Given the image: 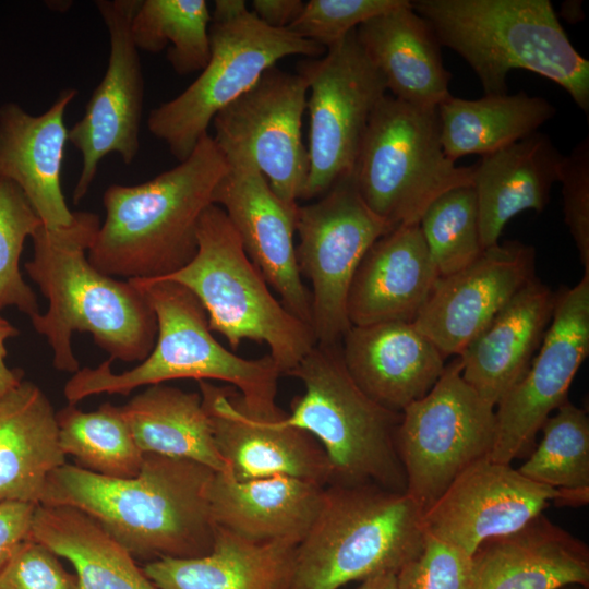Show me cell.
Instances as JSON below:
<instances>
[{
	"label": "cell",
	"instance_id": "1",
	"mask_svg": "<svg viewBox=\"0 0 589 589\" xmlns=\"http://www.w3.org/2000/svg\"><path fill=\"white\" fill-rule=\"evenodd\" d=\"M215 471L193 460L144 454L137 476L116 479L64 464L48 477L39 504L77 508L148 562L208 554L216 525Z\"/></svg>",
	"mask_w": 589,
	"mask_h": 589
},
{
	"label": "cell",
	"instance_id": "2",
	"mask_svg": "<svg viewBox=\"0 0 589 589\" xmlns=\"http://www.w3.org/2000/svg\"><path fill=\"white\" fill-rule=\"evenodd\" d=\"M99 227V217L89 212H74L67 227L40 225L32 236L33 259L24 265L48 300L45 313L29 317L33 327L49 342L53 366L73 374L80 370L71 344L74 332L89 333L111 360L125 362L143 361L157 336L156 315L143 291L88 261Z\"/></svg>",
	"mask_w": 589,
	"mask_h": 589
},
{
	"label": "cell",
	"instance_id": "3",
	"mask_svg": "<svg viewBox=\"0 0 589 589\" xmlns=\"http://www.w3.org/2000/svg\"><path fill=\"white\" fill-rule=\"evenodd\" d=\"M228 163L211 135L176 167L136 185L104 193L106 217L87 252L91 264L127 280L166 277L197 250L196 230Z\"/></svg>",
	"mask_w": 589,
	"mask_h": 589
},
{
	"label": "cell",
	"instance_id": "4",
	"mask_svg": "<svg viewBox=\"0 0 589 589\" xmlns=\"http://www.w3.org/2000/svg\"><path fill=\"white\" fill-rule=\"evenodd\" d=\"M129 280L143 291L155 312V345L140 364L122 373L111 370V359L75 372L63 389L68 404L76 405L97 394L128 395L141 386L192 378L228 383L255 417L276 420L286 416L275 402L281 373L269 354L244 359L219 344L203 305L184 286L170 280Z\"/></svg>",
	"mask_w": 589,
	"mask_h": 589
},
{
	"label": "cell",
	"instance_id": "5",
	"mask_svg": "<svg viewBox=\"0 0 589 589\" xmlns=\"http://www.w3.org/2000/svg\"><path fill=\"white\" fill-rule=\"evenodd\" d=\"M442 47L459 55L484 95L507 93V76L524 69L569 94L589 115V61L570 43L549 0H417Z\"/></svg>",
	"mask_w": 589,
	"mask_h": 589
},
{
	"label": "cell",
	"instance_id": "6",
	"mask_svg": "<svg viewBox=\"0 0 589 589\" xmlns=\"http://www.w3.org/2000/svg\"><path fill=\"white\" fill-rule=\"evenodd\" d=\"M423 512L375 484L325 486L321 510L296 546L287 589H339L398 570L423 548Z\"/></svg>",
	"mask_w": 589,
	"mask_h": 589
},
{
	"label": "cell",
	"instance_id": "7",
	"mask_svg": "<svg viewBox=\"0 0 589 589\" xmlns=\"http://www.w3.org/2000/svg\"><path fill=\"white\" fill-rule=\"evenodd\" d=\"M287 375L304 394L293 397L284 421L310 433L332 467L330 484H375L406 493L397 452L401 412L369 397L348 373L340 344L315 346Z\"/></svg>",
	"mask_w": 589,
	"mask_h": 589
},
{
	"label": "cell",
	"instance_id": "8",
	"mask_svg": "<svg viewBox=\"0 0 589 589\" xmlns=\"http://www.w3.org/2000/svg\"><path fill=\"white\" fill-rule=\"evenodd\" d=\"M196 239L194 257L156 280L188 288L203 305L211 330L225 336L232 349L247 339L266 344L281 375H287L316 344L311 326L273 296L218 205L211 204L201 215Z\"/></svg>",
	"mask_w": 589,
	"mask_h": 589
},
{
	"label": "cell",
	"instance_id": "9",
	"mask_svg": "<svg viewBox=\"0 0 589 589\" xmlns=\"http://www.w3.org/2000/svg\"><path fill=\"white\" fill-rule=\"evenodd\" d=\"M368 207L393 229L419 224L450 189L472 184L470 167L445 154L437 108L385 95L369 121L352 172Z\"/></svg>",
	"mask_w": 589,
	"mask_h": 589
},
{
	"label": "cell",
	"instance_id": "10",
	"mask_svg": "<svg viewBox=\"0 0 589 589\" xmlns=\"http://www.w3.org/2000/svg\"><path fill=\"white\" fill-rule=\"evenodd\" d=\"M211 56L200 75L177 97L151 110L149 132L164 141L171 155L187 159L214 117L249 91L283 58H317L325 48L289 29L262 23L247 9L235 16L212 17Z\"/></svg>",
	"mask_w": 589,
	"mask_h": 589
},
{
	"label": "cell",
	"instance_id": "11",
	"mask_svg": "<svg viewBox=\"0 0 589 589\" xmlns=\"http://www.w3.org/2000/svg\"><path fill=\"white\" fill-rule=\"evenodd\" d=\"M495 437V407L462 378L458 357L421 399L401 412L397 452L406 493L424 513L455 478L488 457Z\"/></svg>",
	"mask_w": 589,
	"mask_h": 589
},
{
	"label": "cell",
	"instance_id": "12",
	"mask_svg": "<svg viewBox=\"0 0 589 589\" xmlns=\"http://www.w3.org/2000/svg\"><path fill=\"white\" fill-rule=\"evenodd\" d=\"M308 82L309 171L301 195L311 200L352 175L371 116L387 94L356 31L321 58L299 63Z\"/></svg>",
	"mask_w": 589,
	"mask_h": 589
},
{
	"label": "cell",
	"instance_id": "13",
	"mask_svg": "<svg viewBox=\"0 0 589 589\" xmlns=\"http://www.w3.org/2000/svg\"><path fill=\"white\" fill-rule=\"evenodd\" d=\"M390 230L364 203L352 175L298 207L296 257L312 287L310 325L316 344L341 342L351 327L347 298L353 275L370 247Z\"/></svg>",
	"mask_w": 589,
	"mask_h": 589
},
{
	"label": "cell",
	"instance_id": "14",
	"mask_svg": "<svg viewBox=\"0 0 589 589\" xmlns=\"http://www.w3.org/2000/svg\"><path fill=\"white\" fill-rule=\"evenodd\" d=\"M308 93L304 76L275 65L212 121V137L225 158L249 160L292 208L299 206L309 171L302 141Z\"/></svg>",
	"mask_w": 589,
	"mask_h": 589
},
{
	"label": "cell",
	"instance_id": "15",
	"mask_svg": "<svg viewBox=\"0 0 589 589\" xmlns=\"http://www.w3.org/2000/svg\"><path fill=\"white\" fill-rule=\"evenodd\" d=\"M540 350L524 376L495 409L490 459L510 464L531 448L537 433L567 399L569 386L589 352V273L555 294L552 320Z\"/></svg>",
	"mask_w": 589,
	"mask_h": 589
},
{
	"label": "cell",
	"instance_id": "16",
	"mask_svg": "<svg viewBox=\"0 0 589 589\" xmlns=\"http://www.w3.org/2000/svg\"><path fill=\"white\" fill-rule=\"evenodd\" d=\"M137 3L139 0L95 2L108 31L110 52L103 80L93 91L83 117L68 133V141L82 157L72 193L74 204L87 194L105 156L118 154L129 165L140 149L144 77L130 31Z\"/></svg>",
	"mask_w": 589,
	"mask_h": 589
},
{
	"label": "cell",
	"instance_id": "17",
	"mask_svg": "<svg viewBox=\"0 0 589 589\" xmlns=\"http://www.w3.org/2000/svg\"><path fill=\"white\" fill-rule=\"evenodd\" d=\"M561 497V489L484 457L455 478L422 521L425 533L472 556L482 542L520 529Z\"/></svg>",
	"mask_w": 589,
	"mask_h": 589
},
{
	"label": "cell",
	"instance_id": "18",
	"mask_svg": "<svg viewBox=\"0 0 589 589\" xmlns=\"http://www.w3.org/2000/svg\"><path fill=\"white\" fill-rule=\"evenodd\" d=\"M533 247L507 241L440 277L412 322L446 359L459 356L497 312L534 278Z\"/></svg>",
	"mask_w": 589,
	"mask_h": 589
},
{
	"label": "cell",
	"instance_id": "19",
	"mask_svg": "<svg viewBox=\"0 0 589 589\" xmlns=\"http://www.w3.org/2000/svg\"><path fill=\"white\" fill-rule=\"evenodd\" d=\"M226 160L228 170L214 191L213 204L226 213L249 259L284 306L310 325L311 293L299 272L293 239L299 206L285 204L249 160Z\"/></svg>",
	"mask_w": 589,
	"mask_h": 589
},
{
	"label": "cell",
	"instance_id": "20",
	"mask_svg": "<svg viewBox=\"0 0 589 589\" xmlns=\"http://www.w3.org/2000/svg\"><path fill=\"white\" fill-rule=\"evenodd\" d=\"M219 454L238 481L288 476L327 486L332 467L321 444L283 418L250 413L232 386L199 382ZM287 414V413H286Z\"/></svg>",
	"mask_w": 589,
	"mask_h": 589
},
{
	"label": "cell",
	"instance_id": "21",
	"mask_svg": "<svg viewBox=\"0 0 589 589\" xmlns=\"http://www.w3.org/2000/svg\"><path fill=\"white\" fill-rule=\"evenodd\" d=\"M75 88L59 93L41 115H31L16 103L0 106V178L25 194L43 226L57 229L74 218L61 189V166L69 130L64 113Z\"/></svg>",
	"mask_w": 589,
	"mask_h": 589
},
{
	"label": "cell",
	"instance_id": "22",
	"mask_svg": "<svg viewBox=\"0 0 589 589\" xmlns=\"http://www.w3.org/2000/svg\"><path fill=\"white\" fill-rule=\"evenodd\" d=\"M340 349L357 385L380 405L399 412L424 397L446 366L438 349L408 322L351 326Z\"/></svg>",
	"mask_w": 589,
	"mask_h": 589
},
{
	"label": "cell",
	"instance_id": "23",
	"mask_svg": "<svg viewBox=\"0 0 589 589\" xmlns=\"http://www.w3.org/2000/svg\"><path fill=\"white\" fill-rule=\"evenodd\" d=\"M438 278L419 224L394 228L370 247L353 275L347 298L351 326L412 323Z\"/></svg>",
	"mask_w": 589,
	"mask_h": 589
},
{
	"label": "cell",
	"instance_id": "24",
	"mask_svg": "<svg viewBox=\"0 0 589 589\" xmlns=\"http://www.w3.org/2000/svg\"><path fill=\"white\" fill-rule=\"evenodd\" d=\"M472 589H561L589 585L585 542L540 514L482 542L471 556Z\"/></svg>",
	"mask_w": 589,
	"mask_h": 589
},
{
	"label": "cell",
	"instance_id": "25",
	"mask_svg": "<svg viewBox=\"0 0 589 589\" xmlns=\"http://www.w3.org/2000/svg\"><path fill=\"white\" fill-rule=\"evenodd\" d=\"M555 294L536 277L457 356L462 378L496 407L524 376L552 320Z\"/></svg>",
	"mask_w": 589,
	"mask_h": 589
},
{
	"label": "cell",
	"instance_id": "26",
	"mask_svg": "<svg viewBox=\"0 0 589 589\" xmlns=\"http://www.w3.org/2000/svg\"><path fill=\"white\" fill-rule=\"evenodd\" d=\"M324 492V485L288 476L238 481L215 472L209 504L216 527L254 543L298 545L321 510Z\"/></svg>",
	"mask_w": 589,
	"mask_h": 589
},
{
	"label": "cell",
	"instance_id": "27",
	"mask_svg": "<svg viewBox=\"0 0 589 589\" xmlns=\"http://www.w3.org/2000/svg\"><path fill=\"white\" fill-rule=\"evenodd\" d=\"M358 40L392 96L419 107L437 108L450 96L435 33L406 0L361 24Z\"/></svg>",
	"mask_w": 589,
	"mask_h": 589
},
{
	"label": "cell",
	"instance_id": "28",
	"mask_svg": "<svg viewBox=\"0 0 589 589\" xmlns=\"http://www.w3.org/2000/svg\"><path fill=\"white\" fill-rule=\"evenodd\" d=\"M564 155L540 131L484 155L471 166L481 242L498 243L506 224L524 211L542 212L558 181Z\"/></svg>",
	"mask_w": 589,
	"mask_h": 589
},
{
	"label": "cell",
	"instance_id": "29",
	"mask_svg": "<svg viewBox=\"0 0 589 589\" xmlns=\"http://www.w3.org/2000/svg\"><path fill=\"white\" fill-rule=\"evenodd\" d=\"M64 464L56 411L45 393L24 380L0 392V502L38 505L49 474Z\"/></svg>",
	"mask_w": 589,
	"mask_h": 589
},
{
	"label": "cell",
	"instance_id": "30",
	"mask_svg": "<svg viewBox=\"0 0 589 589\" xmlns=\"http://www.w3.org/2000/svg\"><path fill=\"white\" fill-rule=\"evenodd\" d=\"M296 546L254 543L216 527L208 554L164 557L147 562L142 569L158 589H287Z\"/></svg>",
	"mask_w": 589,
	"mask_h": 589
},
{
	"label": "cell",
	"instance_id": "31",
	"mask_svg": "<svg viewBox=\"0 0 589 589\" xmlns=\"http://www.w3.org/2000/svg\"><path fill=\"white\" fill-rule=\"evenodd\" d=\"M118 408L143 454L189 459L230 473L200 393L156 384Z\"/></svg>",
	"mask_w": 589,
	"mask_h": 589
},
{
	"label": "cell",
	"instance_id": "32",
	"mask_svg": "<svg viewBox=\"0 0 589 589\" xmlns=\"http://www.w3.org/2000/svg\"><path fill=\"white\" fill-rule=\"evenodd\" d=\"M31 539L72 564L80 589H158L132 554L77 508L38 504Z\"/></svg>",
	"mask_w": 589,
	"mask_h": 589
},
{
	"label": "cell",
	"instance_id": "33",
	"mask_svg": "<svg viewBox=\"0 0 589 589\" xmlns=\"http://www.w3.org/2000/svg\"><path fill=\"white\" fill-rule=\"evenodd\" d=\"M437 112L443 149L455 163L468 155L482 157L538 132L556 108L543 97L519 92L478 99L450 95Z\"/></svg>",
	"mask_w": 589,
	"mask_h": 589
},
{
	"label": "cell",
	"instance_id": "34",
	"mask_svg": "<svg viewBox=\"0 0 589 589\" xmlns=\"http://www.w3.org/2000/svg\"><path fill=\"white\" fill-rule=\"evenodd\" d=\"M211 12L204 0H139L131 36L139 50L159 52L179 75L202 71L211 56Z\"/></svg>",
	"mask_w": 589,
	"mask_h": 589
},
{
	"label": "cell",
	"instance_id": "35",
	"mask_svg": "<svg viewBox=\"0 0 589 589\" xmlns=\"http://www.w3.org/2000/svg\"><path fill=\"white\" fill-rule=\"evenodd\" d=\"M56 417L63 454L75 457L82 468L116 479L137 476L144 454L118 406L105 402L85 412L68 404Z\"/></svg>",
	"mask_w": 589,
	"mask_h": 589
},
{
	"label": "cell",
	"instance_id": "36",
	"mask_svg": "<svg viewBox=\"0 0 589 589\" xmlns=\"http://www.w3.org/2000/svg\"><path fill=\"white\" fill-rule=\"evenodd\" d=\"M542 440L518 468L526 478L554 489H589V419L566 400L541 428Z\"/></svg>",
	"mask_w": 589,
	"mask_h": 589
},
{
	"label": "cell",
	"instance_id": "37",
	"mask_svg": "<svg viewBox=\"0 0 589 589\" xmlns=\"http://www.w3.org/2000/svg\"><path fill=\"white\" fill-rule=\"evenodd\" d=\"M419 226L440 277L465 268L484 250L472 184L440 195L425 209Z\"/></svg>",
	"mask_w": 589,
	"mask_h": 589
},
{
	"label": "cell",
	"instance_id": "38",
	"mask_svg": "<svg viewBox=\"0 0 589 589\" xmlns=\"http://www.w3.org/2000/svg\"><path fill=\"white\" fill-rule=\"evenodd\" d=\"M43 225L22 190L0 178V311L15 306L29 317L39 313L37 298L23 279L24 242Z\"/></svg>",
	"mask_w": 589,
	"mask_h": 589
},
{
	"label": "cell",
	"instance_id": "39",
	"mask_svg": "<svg viewBox=\"0 0 589 589\" xmlns=\"http://www.w3.org/2000/svg\"><path fill=\"white\" fill-rule=\"evenodd\" d=\"M406 0H310L289 31L327 49L361 24Z\"/></svg>",
	"mask_w": 589,
	"mask_h": 589
},
{
	"label": "cell",
	"instance_id": "40",
	"mask_svg": "<svg viewBox=\"0 0 589 589\" xmlns=\"http://www.w3.org/2000/svg\"><path fill=\"white\" fill-rule=\"evenodd\" d=\"M396 589H472L471 555L425 533L420 553L396 574Z\"/></svg>",
	"mask_w": 589,
	"mask_h": 589
},
{
	"label": "cell",
	"instance_id": "41",
	"mask_svg": "<svg viewBox=\"0 0 589 589\" xmlns=\"http://www.w3.org/2000/svg\"><path fill=\"white\" fill-rule=\"evenodd\" d=\"M558 182L562 184L564 219L589 273V139L579 142L563 157Z\"/></svg>",
	"mask_w": 589,
	"mask_h": 589
},
{
	"label": "cell",
	"instance_id": "42",
	"mask_svg": "<svg viewBox=\"0 0 589 589\" xmlns=\"http://www.w3.org/2000/svg\"><path fill=\"white\" fill-rule=\"evenodd\" d=\"M44 544L28 539L0 570V589H80L70 574Z\"/></svg>",
	"mask_w": 589,
	"mask_h": 589
},
{
	"label": "cell",
	"instance_id": "43",
	"mask_svg": "<svg viewBox=\"0 0 589 589\" xmlns=\"http://www.w3.org/2000/svg\"><path fill=\"white\" fill-rule=\"evenodd\" d=\"M37 505L21 501L0 502V570L28 539Z\"/></svg>",
	"mask_w": 589,
	"mask_h": 589
},
{
	"label": "cell",
	"instance_id": "44",
	"mask_svg": "<svg viewBox=\"0 0 589 589\" xmlns=\"http://www.w3.org/2000/svg\"><path fill=\"white\" fill-rule=\"evenodd\" d=\"M252 12L265 25L276 29H288L300 15L304 2L301 0H254Z\"/></svg>",
	"mask_w": 589,
	"mask_h": 589
},
{
	"label": "cell",
	"instance_id": "45",
	"mask_svg": "<svg viewBox=\"0 0 589 589\" xmlns=\"http://www.w3.org/2000/svg\"><path fill=\"white\" fill-rule=\"evenodd\" d=\"M19 330L4 317L0 316V392L16 386L23 380V371L10 369L5 363L8 354L5 344L10 338L16 337Z\"/></svg>",
	"mask_w": 589,
	"mask_h": 589
},
{
	"label": "cell",
	"instance_id": "46",
	"mask_svg": "<svg viewBox=\"0 0 589 589\" xmlns=\"http://www.w3.org/2000/svg\"><path fill=\"white\" fill-rule=\"evenodd\" d=\"M357 589H396V574H381L362 581Z\"/></svg>",
	"mask_w": 589,
	"mask_h": 589
},
{
	"label": "cell",
	"instance_id": "47",
	"mask_svg": "<svg viewBox=\"0 0 589 589\" xmlns=\"http://www.w3.org/2000/svg\"><path fill=\"white\" fill-rule=\"evenodd\" d=\"M561 589H588V587H584V586H580V585H569V586H565Z\"/></svg>",
	"mask_w": 589,
	"mask_h": 589
}]
</instances>
